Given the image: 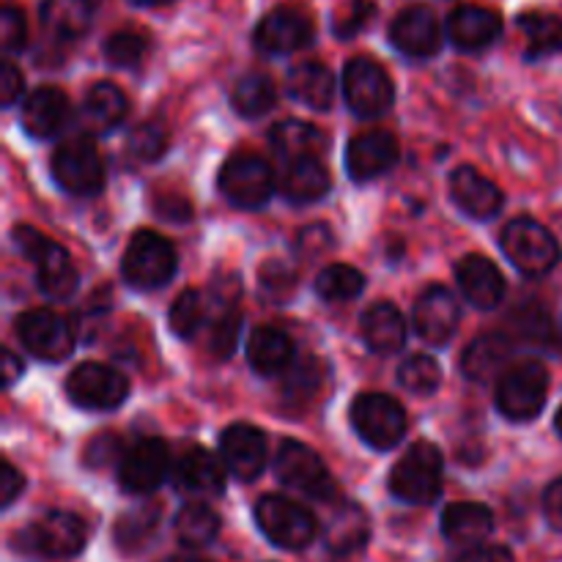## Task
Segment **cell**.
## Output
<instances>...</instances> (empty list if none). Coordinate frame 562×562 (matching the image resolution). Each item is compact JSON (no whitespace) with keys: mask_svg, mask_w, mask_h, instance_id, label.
Listing matches in <instances>:
<instances>
[{"mask_svg":"<svg viewBox=\"0 0 562 562\" xmlns=\"http://www.w3.org/2000/svg\"><path fill=\"white\" fill-rule=\"evenodd\" d=\"M11 241L33 263V269H36V285L47 300L64 302L75 294L77 285H80V274H77L69 252L58 241L44 236L42 231L31 228V225H16L11 231Z\"/></svg>","mask_w":562,"mask_h":562,"instance_id":"obj_1","label":"cell"},{"mask_svg":"<svg viewBox=\"0 0 562 562\" xmlns=\"http://www.w3.org/2000/svg\"><path fill=\"white\" fill-rule=\"evenodd\" d=\"M442 453L431 442H415L390 472V492L406 505H431L442 494Z\"/></svg>","mask_w":562,"mask_h":562,"instance_id":"obj_2","label":"cell"},{"mask_svg":"<svg viewBox=\"0 0 562 562\" xmlns=\"http://www.w3.org/2000/svg\"><path fill=\"white\" fill-rule=\"evenodd\" d=\"M179 258H176L173 245L157 231H137L126 245L124 258H121V274L126 283L137 291H154L170 283L176 274Z\"/></svg>","mask_w":562,"mask_h":562,"instance_id":"obj_3","label":"cell"},{"mask_svg":"<svg viewBox=\"0 0 562 562\" xmlns=\"http://www.w3.org/2000/svg\"><path fill=\"white\" fill-rule=\"evenodd\" d=\"M499 245H503L510 263H514L521 274H530V278L549 274L560 263L558 236H554L547 225L538 223V220H510V223L505 225L503 236H499Z\"/></svg>","mask_w":562,"mask_h":562,"instance_id":"obj_4","label":"cell"},{"mask_svg":"<svg viewBox=\"0 0 562 562\" xmlns=\"http://www.w3.org/2000/svg\"><path fill=\"white\" fill-rule=\"evenodd\" d=\"M88 541L86 521L69 510H49L16 536V547L27 554L49 560L77 558Z\"/></svg>","mask_w":562,"mask_h":562,"instance_id":"obj_5","label":"cell"},{"mask_svg":"<svg viewBox=\"0 0 562 562\" xmlns=\"http://www.w3.org/2000/svg\"><path fill=\"white\" fill-rule=\"evenodd\" d=\"M256 521L274 547L289 549V552L307 549L318 532L316 516L305 505L280 497V494H269V497L258 499Z\"/></svg>","mask_w":562,"mask_h":562,"instance_id":"obj_6","label":"cell"},{"mask_svg":"<svg viewBox=\"0 0 562 562\" xmlns=\"http://www.w3.org/2000/svg\"><path fill=\"white\" fill-rule=\"evenodd\" d=\"M549 393V373L541 362H516L499 376L497 409L508 420L527 423L541 415Z\"/></svg>","mask_w":562,"mask_h":562,"instance_id":"obj_7","label":"cell"},{"mask_svg":"<svg viewBox=\"0 0 562 562\" xmlns=\"http://www.w3.org/2000/svg\"><path fill=\"white\" fill-rule=\"evenodd\" d=\"M274 475L285 488L305 494L316 503H329L338 494L322 456L307 448V445L294 442V439L280 445L278 456H274Z\"/></svg>","mask_w":562,"mask_h":562,"instance_id":"obj_8","label":"cell"},{"mask_svg":"<svg viewBox=\"0 0 562 562\" xmlns=\"http://www.w3.org/2000/svg\"><path fill=\"white\" fill-rule=\"evenodd\" d=\"M225 201L239 209H261L274 192V173L263 157L252 151H236L225 159L217 179Z\"/></svg>","mask_w":562,"mask_h":562,"instance_id":"obj_9","label":"cell"},{"mask_svg":"<svg viewBox=\"0 0 562 562\" xmlns=\"http://www.w3.org/2000/svg\"><path fill=\"white\" fill-rule=\"evenodd\" d=\"M351 426L366 445L376 450H390L404 439L406 412L390 395L362 393L351 404Z\"/></svg>","mask_w":562,"mask_h":562,"instance_id":"obj_10","label":"cell"},{"mask_svg":"<svg viewBox=\"0 0 562 562\" xmlns=\"http://www.w3.org/2000/svg\"><path fill=\"white\" fill-rule=\"evenodd\" d=\"M344 97L351 113L360 119H379L395 102V86L382 64L371 58H355L344 69Z\"/></svg>","mask_w":562,"mask_h":562,"instance_id":"obj_11","label":"cell"},{"mask_svg":"<svg viewBox=\"0 0 562 562\" xmlns=\"http://www.w3.org/2000/svg\"><path fill=\"white\" fill-rule=\"evenodd\" d=\"M66 395L75 406L88 412L119 409L130 395V382L119 368L102 362H82L66 379Z\"/></svg>","mask_w":562,"mask_h":562,"instance_id":"obj_12","label":"cell"},{"mask_svg":"<svg viewBox=\"0 0 562 562\" xmlns=\"http://www.w3.org/2000/svg\"><path fill=\"white\" fill-rule=\"evenodd\" d=\"M16 335L33 357L47 362L66 360L77 344L75 324L47 307H36V311H25L22 316H16Z\"/></svg>","mask_w":562,"mask_h":562,"instance_id":"obj_13","label":"cell"},{"mask_svg":"<svg viewBox=\"0 0 562 562\" xmlns=\"http://www.w3.org/2000/svg\"><path fill=\"white\" fill-rule=\"evenodd\" d=\"M53 176L71 195H97L104 187V162L88 137H71L53 154Z\"/></svg>","mask_w":562,"mask_h":562,"instance_id":"obj_14","label":"cell"},{"mask_svg":"<svg viewBox=\"0 0 562 562\" xmlns=\"http://www.w3.org/2000/svg\"><path fill=\"white\" fill-rule=\"evenodd\" d=\"M170 472V450L162 439L143 437L124 450L119 461V483L126 494L146 497L165 483Z\"/></svg>","mask_w":562,"mask_h":562,"instance_id":"obj_15","label":"cell"},{"mask_svg":"<svg viewBox=\"0 0 562 562\" xmlns=\"http://www.w3.org/2000/svg\"><path fill=\"white\" fill-rule=\"evenodd\" d=\"M316 36L311 14L296 5H278L258 22L252 42L267 55H291L305 49Z\"/></svg>","mask_w":562,"mask_h":562,"instance_id":"obj_16","label":"cell"},{"mask_svg":"<svg viewBox=\"0 0 562 562\" xmlns=\"http://www.w3.org/2000/svg\"><path fill=\"white\" fill-rule=\"evenodd\" d=\"M220 456L236 481H256L267 467V434L250 423H234L220 437Z\"/></svg>","mask_w":562,"mask_h":562,"instance_id":"obj_17","label":"cell"},{"mask_svg":"<svg viewBox=\"0 0 562 562\" xmlns=\"http://www.w3.org/2000/svg\"><path fill=\"white\" fill-rule=\"evenodd\" d=\"M390 42L406 58H431L442 47V25L428 5H406L390 25Z\"/></svg>","mask_w":562,"mask_h":562,"instance_id":"obj_18","label":"cell"},{"mask_svg":"<svg viewBox=\"0 0 562 562\" xmlns=\"http://www.w3.org/2000/svg\"><path fill=\"white\" fill-rule=\"evenodd\" d=\"M398 162V140L387 130L360 132L346 148V170L355 181H373Z\"/></svg>","mask_w":562,"mask_h":562,"instance_id":"obj_19","label":"cell"},{"mask_svg":"<svg viewBox=\"0 0 562 562\" xmlns=\"http://www.w3.org/2000/svg\"><path fill=\"white\" fill-rule=\"evenodd\" d=\"M459 300L445 285H428L415 302V329L426 344L445 346L459 327Z\"/></svg>","mask_w":562,"mask_h":562,"instance_id":"obj_20","label":"cell"},{"mask_svg":"<svg viewBox=\"0 0 562 562\" xmlns=\"http://www.w3.org/2000/svg\"><path fill=\"white\" fill-rule=\"evenodd\" d=\"M450 195H453L456 206L472 220H492L497 217L503 209V192L492 179L475 170L472 165H461L450 176Z\"/></svg>","mask_w":562,"mask_h":562,"instance_id":"obj_21","label":"cell"},{"mask_svg":"<svg viewBox=\"0 0 562 562\" xmlns=\"http://www.w3.org/2000/svg\"><path fill=\"white\" fill-rule=\"evenodd\" d=\"M456 283H459L464 300L481 311H492L505 296V278L499 267L492 258L477 256V252L461 258V263L456 267Z\"/></svg>","mask_w":562,"mask_h":562,"instance_id":"obj_22","label":"cell"},{"mask_svg":"<svg viewBox=\"0 0 562 562\" xmlns=\"http://www.w3.org/2000/svg\"><path fill=\"white\" fill-rule=\"evenodd\" d=\"M503 33V20L486 5H459L448 16V38L464 53H481L492 47Z\"/></svg>","mask_w":562,"mask_h":562,"instance_id":"obj_23","label":"cell"},{"mask_svg":"<svg viewBox=\"0 0 562 562\" xmlns=\"http://www.w3.org/2000/svg\"><path fill=\"white\" fill-rule=\"evenodd\" d=\"M514 340L505 338L503 333H486L477 335L461 355V371L472 382H492V379L503 376L514 360Z\"/></svg>","mask_w":562,"mask_h":562,"instance_id":"obj_24","label":"cell"},{"mask_svg":"<svg viewBox=\"0 0 562 562\" xmlns=\"http://www.w3.org/2000/svg\"><path fill=\"white\" fill-rule=\"evenodd\" d=\"M225 470L206 448H192L176 464V486L192 497H217L225 492Z\"/></svg>","mask_w":562,"mask_h":562,"instance_id":"obj_25","label":"cell"},{"mask_svg":"<svg viewBox=\"0 0 562 562\" xmlns=\"http://www.w3.org/2000/svg\"><path fill=\"white\" fill-rule=\"evenodd\" d=\"M71 102L60 88L42 86L22 102V124L33 137H53L66 126Z\"/></svg>","mask_w":562,"mask_h":562,"instance_id":"obj_26","label":"cell"},{"mask_svg":"<svg viewBox=\"0 0 562 562\" xmlns=\"http://www.w3.org/2000/svg\"><path fill=\"white\" fill-rule=\"evenodd\" d=\"M247 362L261 376H278L294 366V340L278 327H258L247 338Z\"/></svg>","mask_w":562,"mask_h":562,"instance_id":"obj_27","label":"cell"},{"mask_svg":"<svg viewBox=\"0 0 562 562\" xmlns=\"http://www.w3.org/2000/svg\"><path fill=\"white\" fill-rule=\"evenodd\" d=\"M494 530V516L481 503H453L442 514V532L456 547L472 549L486 541Z\"/></svg>","mask_w":562,"mask_h":562,"instance_id":"obj_28","label":"cell"},{"mask_svg":"<svg viewBox=\"0 0 562 562\" xmlns=\"http://www.w3.org/2000/svg\"><path fill=\"white\" fill-rule=\"evenodd\" d=\"M126 110H130L126 93L115 82H93L82 99V124L88 132L104 135L126 119Z\"/></svg>","mask_w":562,"mask_h":562,"instance_id":"obj_29","label":"cell"},{"mask_svg":"<svg viewBox=\"0 0 562 562\" xmlns=\"http://www.w3.org/2000/svg\"><path fill=\"white\" fill-rule=\"evenodd\" d=\"M329 170L324 168V162L318 157H300L289 159V168H285L283 181H280V190L296 206H305V203L322 201L329 192Z\"/></svg>","mask_w":562,"mask_h":562,"instance_id":"obj_30","label":"cell"},{"mask_svg":"<svg viewBox=\"0 0 562 562\" xmlns=\"http://www.w3.org/2000/svg\"><path fill=\"white\" fill-rule=\"evenodd\" d=\"M362 340L376 355H393L406 344V322L390 302H376L362 313Z\"/></svg>","mask_w":562,"mask_h":562,"instance_id":"obj_31","label":"cell"},{"mask_svg":"<svg viewBox=\"0 0 562 562\" xmlns=\"http://www.w3.org/2000/svg\"><path fill=\"white\" fill-rule=\"evenodd\" d=\"M93 0H44L42 25L58 42H77L91 31Z\"/></svg>","mask_w":562,"mask_h":562,"instance_id":"obj_32","label":"cell"},{"mask_svg":"<svg viewBox=\"0 0 562 562\" xmlns=\"http://www.w3.org/2000/svg\"><path fill=\"white\" fill-rule=\"evenodd\" d=\"M289 93L300 104H307L313 110H329L335 99V77L318 60H302V64L291 66L289 71Z\"/></svg>","mask_w":562,"mask_h":562,"instance_id":"obj_33","label":"cell"},{"mask_svg":"<svg viewBox=\"0 0 562 562\" xmlns=\"http://www.w3.org/2000/svg\"><path fill=\"white\" fill-rule=\"evenodd\" d=\"M269 143H272L274 154L285 159H300V157H318L327 148V135L318 130L316 124L307 121L289 119L280 121L269 132Z\"/></svg>","mask_w":562,"mask_h":562,"instance_id":"obj_34","label":"cell"},{"mask_svg":"<svg viewBox=\"0 0 562 562\" xmlns=\"http://www.w3.org/2000/svg\"><path fill=\"white\" fill-rule=\"evenodd\" d=\"M371 536V525L360 505H340L327 527V549L338 558L360 552Z\"/></svg>","mask_w":562,"mask_h":562,"instance_id":"obj_35","label":"cell"},{"mask_svg":"<svg viewBox=\"0 0 562 562\" xmlns=\"http://www.w3.org/2000/svg\"><path fill=\"white\" fill-rule=\"evenodd\" d=\"M519 27L527 38V58H549L562 53V16L547 11H527L519 16Z\"/></svg>","mask_w":562,"mask_h":562,"instance_id":"obj_36","label":"cell"},{"mask_svg":"<svg viewBox=\"0 0 562 562\" xmlns=\"http://www.w3.org/2000/svg\"><path fill=\"white\" fill-rule=\"evenodd\" d=\"M278 102V91H274V82L269 80L261 71H247L236 80L234 91H231V104L239 115L245 119H258V115L269 113Z\"/></svg>","mask_w":562,"mask_h":562,"instance_id":"obj_37","label":"cell"},{"mask_svg":"<svg viewBox=\"0 0 562 562\" xmlns=\"http://www.w3.org/2000/svg\"><path fill=\"white\" fill-rule=\"evenodd\" d=\"M176 538L187 549H203L217 538L220 516L206 503H190L176 516Z\"/></svg>","mask_w":562,"mask_h":562,"instance_id":"obj_38","label":"cell"},{"mask_svg":"<svg viewBox=\"0 0 562 562\" xmlns=\"http://www.w3.org/2000/svg\"><path fill=\"white\" fill-rule=\"evenodd\" d=\"M362 289H366V274L349 263H329L316 278V294L324 302L355 300L362 294Z\"/></svg>","mask_w":562,"mask_h":562,"instance_id":"obj_39","label":"cell"},{"mask_svg":"<svg viewBox=\"0 0 562 562\" xmlns=\"http://www.w3.org/2000/svg\"><path fill=\"white\" fill-rule=\"evenodd\" d=\"M209 316V305L201 296V291L184 289L179 296H176L173 307H170V329H173L179 338L190 340L195 338L198 329L203 327Z\"/></svg>","mask_w":562,"mask_h":562,"instance_id":"obj_40","label":"cell"},{"mask_svg":"<svg viewBox=\"0 0 562 562\" xmlns=\"http://www.w3.org/2000/svg\"><path fill=\"white\" fill-rule=\"evenodd\" d=\"M159 508L157 505H143V508L130 510L115 525V541L121 549H137L146 543V538L157 530Z\"/></svg>","mask_w":562,"mask_h":562,"instance_id":"obj_41","label":"cell"},{"mask_svg":"<svg viewBox=\"0 0 562 562\" xmlns=\"http://www.w3.org/2000/svg\"><path fill=\"white\" fill-rule=\"evenodd\" d=\"M401 387L415 395H431L442 384V371L439 362L428 355H415L401 366L398 371Z\"/></svg>","mask_w":562,"mask_h":562,"instance_id":"obj_42","label":"cell"},{"mask_svg":"<svg viewBox=\"0 0 562 562\" xmlns=\"http://www.w3.org/2000/svg\"><path fill=\"white\" fill-rule=\"evenodd\" d=\"M102 49L108 64L119 66V69H132V66H140V60L146 58L148 42L137 31H115L104 38Z\"/></svg>","mask_w":562,"mask_h":562,"instance_id":"obj_43","label":"cell"},{"mask_svg":"<svg viewBox=\"0 0 562 562\" xmlns=\"http://www.w3.org/2000/svg\"><path fill=\"white\" fill-rule=\"evenodd\" d=\"M258 285H261L263 300H269L272 305H283L294 296L296 291V272L280 258H272L261 267L258 272Z\"/></svg>","mask_w":562,"mask_h":562,"instance_id":"obj_44","label":"cell"},{"mask_svg":"<svg viewBox=\"0 0 562 562\" xmlns=\"http://www.w3.org/2000/svg\"><path fill=\"white\" fill-rule=\"evenodd\" d=\"M376 16V3L373 0H344L333 14V33L338 38H355L371 25Z\"/></svg>","mask_w":562,"mask_h":562,"instance_id":"obj_45","label":"cell"},{"mask_svg":"<svg viewBox=\"0 0 562 562\" xmlns=\"http://www.w3.org/2000/svg\"><path fill=\"white\" fill-rule=\"evenodd\" d=\"M324 382V368L316 360H302L300 366H291L285 371L283 395L291 404H305L313 393H318Z\"/></svg>","mask_w":562,"mask_h":562,"instance_id":"obj_46","label":"cell"},{"mask_svg":"<svg viewBox=\"0 0 562 562\" xmlns=\"http://www.w3.org/2000/svg\"><path fill=\"white\" fill-rule=\"evenodd\" d=\"M168 151V130L162 121H143L130 135V154L140 162H154Z\"/></svg>","mask_w":562,"mask_h":562,"instance_id":"obj_47","label":"cell"},{"mask_svg":"<svg viewBox=\"0 0 562 562\" xmlns=\"http://www.w3.org/2000/svg\"><path fill=\"white\" fill-rule=\"evenodd\" d=\"M27 42V22L16 5H3L0 11V44L9 55L20 53Z\"/></svg>","mask_w":562,"mask_h":562,"instance_id":"obj_48","label":"cell"},{"mask_svg":"<svg viewBox=\"0 0 562 562\" xmlns=\"http://www.w3.org/2000/svg\"><path fill=\"white\" fill-rule=\"evenodd\" d=\"M121 456H124V442H121L119 434L102 431L88 442L86 464L93 467V470H102V467L113 464V461H121Z\"/></svg>","mask_w":562,"mask_h":562,"instance_id":"obj_49","label":"cell"},{"mask_svg":"<svg viewBox=\"0 0 562 562\" xmlns=\"http://www.w3.org/2000/svg\"><path fill=\"white\" fill-rule=\"evenodd\" d=\"M333 245H335L333 231L322 223L307 225V228H302L300 236H296V252H300V256H307V258L322 256V252H327Z\"/></svg>","mask_w":562,"mask_h":562,"instance_id":"obj_50","label":"cell"},{"mask_svg":"<svg viewBox=\"0 0 562 562\" xmlns=\"http://www.w3.org/2000/svg\"><path fill=\"white\" fill-rule=\"evenodd\" d=\"M516 327H519V333L525 335V338L541 340V344L554 338L552 316H549L541 305H525V318H521V324H516Z\"/></svg>","mask_w":562,"mask_h":562,"instance_id":"obj_51","label":"cell"},{"mask_svg":"<svg viewBox=\"0 0 562 562\" xmlns=\"http://www.w3.org/2000/svg\"><path fill=\"white\" fill-rule=\"evenodd\" d=\"M22 91H25L22 71L16 69L11 60H3V66H0V104H3V108H11V104H16V99L22 97Z\"/></svg>","mask_w":562,"mask_h":562,"instance_id":"obj_52","label":"cell"},{"mask_svg":"<svg viewBox=\"0 0 562 562\" xmlns=\"http://www.w3.org/2000/svg\"><path fill=\"white\" fill-rule=\"evenodd\" d=\"M154 206H157L159 217L170 220V223H187V220L192 217L190 201H187V198H181V195H173V192L157 195Z\"/></svg>","mask_w":562,"mask_h":562,"instance_id":"obj_53","label":"cell"},{"mask_svg":"<svg viewBox=\"0 0 562 562\" xmlns=\"http://www.w3.org/2000/svg\"><path fill=\"white\" fill-rule=\"evenodd\" d=\"M22 488H25V477L14 470V464L3 461L0 464V503H3V508H9L20 497Z\"/></svg>","mask_w":562,"mask_h":562,"instance_id":"obj_54","label":"cell"},{"mask_svg":"<svg viewBox=\"0 0 562 562\" xmlns=\"http://www.w3.org/2000/svg\"><path fill=\"white\" fill-rule=\"evenodd\" d=\"M543 516L552 530L562 532V477L549 483V488L543 492Z\"/></svg>","mask_w":562,"mask_h":562,"instance_id":"obj_55","label":"cell"},{"mask_svg":"<svg viewBox=\"0 0 562 562\" xmlns=\"http://www.w3.org/2000/svg\"><path fill=\"white\" fill-rule=\"evenodd\" d=\"M459 562H516V560L505 547H486V543H477V547L467 549Z\"/></svg>","mask_w":562,"mask_h":562,"instance_id":"obj_56","label":"cell"},{"mask_svg":"<svg viewBox=\"0 0 562 562\" xmlns=\"http://www.w3.org/2000/svg\"><path fill=\"white\" fill-rule=\"evenodd\" d=\"M22 371H25V366H22L20 357L11 349H3V387H11L22 376Z\"/></svg>","mask_w":562,"mask_h":562,"instance_id":"obj_57","label":"cell"},{"mask_svg":"<svg viewBox=\"0 0 562 562\" xmlns=\"http://www.w3.org/2000/svg\"><path fill=\"white\" fill-rule=\"evenodd\" d=\"M132 5H140V9H162V5H170L173 0H130Z\"/></svg>","mask_w":562,"mask_h":562,"instance_id":"obj_58","label":"cell"},{"mask_svg":"<svg viewBox=\"0 0 562 562\" xmlns=\"http://www.w3.org/2000/svg\"><path fill=\"white\" fill-rule=\"evenodd\" d=\"M162 562H209V560H198V558H168Z\"/></svg>","mask_w":562,"mask_h":562,"instance_id":"obj_59","label":"cell"},{"mask_svg":"<svg viewBox=\"0 0 562 562\" xmlns=\"http://www.w3.org/2000/svg\"><path fill=\"white\" fill-rule=\"evenodd\" d=\"M554 428H558V431H560V437H562V406H560L558 417H554Z\"/></svg>","mask_w":562,"mask_h":562,"instance_id":"obj_60","label":"cell"}]
</instances>
